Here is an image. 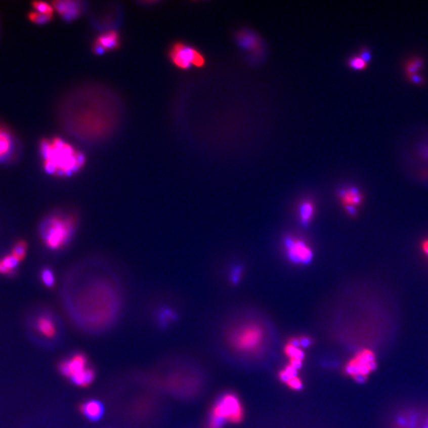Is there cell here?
<instances>
[{
    "label": "cell",
    "instance_id": "cell-1",
    "mask_svg": "<svg viewBox=\"0 0 428 428\" xmlns=\"http://www.w3.org/2000/svg\"><path fill=\"white\" fill-rule=\"evenodd\" d=\"M43 166L48 174L57 177H69L84 166V155L75 150L61 138L44 140L40 145Z\"/></svg>",
    "mask_w": 428,
    "mask_h": 428
},
{
    "label": "cell",
    "instance_id": "cell-2",
    "mask_svg": "<svg viewBox=\"0 0 428 428\" xmlns=\"http://www.w3.org/2000/svg\"><path fill=\"white\" fill-rule=\"evenodd\" d=\"M76 227L77 219L72 214H53L41 224L40 237L47 248L58 251L71 241Z\"/></svg>",
    "mask_w": 428,
    "mask_h": 428
},
{
    "label": "cell",
    "instance_id": "cell-3",
    "mask_svg": "<svg viewBox=\"0 0 428 428\" xmlns=\"http://www.w3.org/2000/svg\"><path fill=\"white\" fill-rule=\"evenodd\" d=\"M243 417L240 401L233 394L222 397L212 408L209 428H222L226 422L237 423Z\"/></svg>",
    "mask_w": 428,
    "mask_h": 428
},
{
    "label": "cell",
    "instance_id": "cell-4",
    "mask_svg": "<svg viewBox=\"0 0 428 428\" xmlns=\"http://www.w3.org/2000/svg\"><path fill=\"white\" fill-rule=\"evenodd\" d=\"M59 370L63 375L81 387H87L95 379V371L88 367L87 357L82 354H75L70 359L62 361L59 365Z\"/></svg>",
    "mask_w": 428,
    "mask_h": 428
},
{
    "label": "cell",
    "instance_id": "cell-5",
    "mask_svg": "<svg viewBox=\"0 0 428 428\" xmlns=\"http://www.w3.org/2000/svg\"><path fill=\"white\" fill-rule=\"evenodd\" d=\"M264 332L258 324H248L242 326L232 335V344L241 352H253L256 350L264 339Z\"/></svg>",
    "mask_w": 428,
    "mask_h": 428
},
{
    "label": "cell",
    "instance_id": "cell-6",
    "mask_svg": "<svg viewBox=\"0 0 428 428\" xmlns=\"http://www.w3.org/2000/svg\"><path fill=\"white\" fill-rule=\"evenodd\" d=\"M283 246L285 255L292 264L306 266L313 261L314 257L313 248L302 238L294 236H285Z\"/></svg>",
    "mask_w": 428,
    "mask_h": 428
},
{
    "label": "cell",
    "instance_id": "cell-7",
    "mask_svg": "<svg viewBox=\"0 0 428 428\" xmlns=\"http://www.w3.org/2000/svg\"><path fill=\"white\" fill-rule=\"evenodd\" d=\"M169 57L172 63L181 69H187L190 65L201 68L205 64L203 55L198 50L183 42H176L172 46Z\"/></svg>",
    "mask_w": 428,
    "mask_h": 428
},
{
    "label": "cell",
    "instance_id": "cell-8",
    "mask_svg": "<svg viewBox=\"0 0 428 428\" xmlns=\"http://www.w3.org/2000/svg\"><path fill=\"white\" fill-rule=\"evenodd\" d=\"M376 367L377 363L373 354L370 352H363L350 362L347 366L346 371L354 377L359 374L366 376L375 370Z\"/></svg>",
    "mask_w": 428,
    "mask_h": 428
},
{
    "label": "cell",
    "instance_id": "cell-9",
    "mask_svg": "<svg viewBox=\"0 0 428 428\" xmlns=\"http://www.w3.org/2000/svg\"><path fill=\"white\" fill-rule=\"evenodd\" d=\"M338 197L341 203L348 214L354 216L358 212V207L362 203L363 195L359 188L348 186L343 187L338 191Z\"/></svg>",
    "mask_w": 428,
    "mask_h": 428
},
{
    "label": "cell",
    "instance_id": "cell-10",
    "mask_svg": "<svg viewBox=\"0 0 428 428\" xmlns=\"http://www.w3.org/2000/svg\"><path fill=\"white\" fill-rule=\"evenodd\" d=\"M119 46L120 40L118 33L111 30L99 35L94 43L93 51L98 55H100L106 51L117 50Z\"/></svg>",
    "mask_w": 428,
    "mask_h": 428
},
{
    "label": "cell",
    "instance_id": "cell-11",
    "mask_svg": "<svg viewBox=\"0 0 428 428\" xmlns=\"http://www.w3.org/2000/svg\"><path fill=\"white\" fill-rule=\"evenodd\" d=\"M33 328L40 336L53 338L57 335V327L55 320L49 314H40L35 318Z\"/></svg>",
    "mask_w": 428,
    "mask_h": 428
},
{
    "label": "cell",
    "instance_id": "cell-12",
    "mask_svg": "<svg viewBox=\"0 0 428 428\" xmlns=\"http://www.w3.org/2000/svg\"><path fill=\"white\" fill-rule=\"evenodd\" d=\"M53 6L59 15L67 21L76 19L80 15L82 9L80 3L78 1H55L53 3Z\"/></svg>",
    "mask_w": 428,
    "mask_h": 428
},
{
    "label": "cell",
    "instance_id": "cell-13",
    "mask_svg": "<svg viewBox=\"0 0 428 428\" xmlns=\"http://www.w3.org/2000/svg\"><path fill=\"white\" fill-rule=\"evenodd\" d=\"M80 411L88 419L91 420H98L103 415L104 408H103V404L99 401L92 400L82 404Z\"/></svg>",
    "mask_w": 428,
    "mask_h": 428
},
{
    "label": "cell",
    "instance_id": "cell-14",
    "mask_svg": "<svg viewBox=\"0 0 428 428\" xmlns=\"http://www.w3.org/2000/svg\"><path fill=\"white\" fill-rule=\"evenodd\" d=\"M13 151L14 142L11 134L0 127V162L9 159Z\"/></svg>",
    "mask_w": 428,
    "mask_h": 428
},
{
    "label": "cell",
    "instance_id": "cell-15",
    "mask_svg": "<svg viewBox=\"0 0 428 428\" xmlns=\"http://www.w3.org/2000/svg\"><path fill=\"white\" fill-rule=\"evenodd\" d=\"M238 44L240 45L243 49L247 50H253L256 51L260 48V40L256 34L251 33L250 31H241L238 33L237 37Z\"/></svg>",
    "mask_w": 428,
    "mask_h": 428
},
{
    "label": "cell",
    "instance_id": "cell-16",
    "mask_svg": "<svg viewBox=\"0 0 428 428\" xmlns=\"http://www.w3.org/2000/svg\"><path fill=\"white\" fill-rule=\"evenodd\" d=\"M315 205L310 200H304L301 202L298 209V217L301 224L305 227L312 222L315 215Z\"/></svg>",
    "mask_w": 428,
    "mask_h": 428
},
{
    "label": "cell",
    "instance_id": "cell-17",
    "mask_svg": "<svg viewBox=\"0 0 428 428\" xmlns=\"http://www.w3.org/2000/svg\"><path fill=\"white\" fill-rule=\"evenodd\" d=\"M20 264L16 259L14 258L11 254L4 255L0 259V274L3 275H13L16 271L17 267H19Z\"/></svg>",
    "mask_w": 428,
    "mask_h": 428
},
{
    "label": "cell",
    "instance_id": "cell-18",
    "mask_svg": "<svg viewBox=\"0 0 428 428\" xmlns=\"http://www.w3.org/2000/svg\"><path fill=\"white\" fill-rule=\"evenodd\" d=\"M27 243H26L25 240H18V241L15 242V244H14L13 247L11 249V253H10V254H11L14 258L16 259L19 263H21V262L25 259V257H26V254H27Z\"/></svg>",
    "mask_w": 428,
    "mask_h": 428
},
{
    "label": "cell",
    "instance_id": "cell-19",
    "mask_svg": "<svg viewBox=\"0 0 428 428\" xmlns=\"http://www.w3.org/2000/svg\"><path fill=\"white\" fill-rule=\"evenodd\" d=\"M422 66H423V61L420 58L416 57V58L410 60L408 64H406V67H405L408 76L416 75L417 71L422 68Z\"/></svg>",
    "mask_w": 428,
    "mask_h": 428
},
{
    "label": "cell",
    "instance_id": "cell-20",
    "mask_svg": "<svg viewBox=\"0 0 428 428\" xmlns=\"http://www.w3.org/2000/svg\"><path fill=\"white\" fill-rule=\"evenodd\" d=\"M367 63L359 55L353 56L348 60V65L350 68L356 71L365 70L367 67Z\"/></svg>",
    "mask_w": 428,
    "mask_h": 428
},
{
    "label": "cell",
    "instance_id": "cell-21",
    "mask_svg": "<svg viewBox=\"0 0 428 428\" xmlns=\"http://www.w3.org/2000/svg\"><path fill=\"white\" fill-rule=\"evenodd\" d=\"M41 282L47 287H52L55 284V276L53 271L49 268H45L40 272Z\"/></svg>",
    "mask_w": 428,
    "mask_h": 428
},
{
    "label": "cell",
    "instance_id": "cell-22",
    "mask_svg": "<svg viewBox=\"0 0 428 428\" xmlns=\"http://www.w3.org/2000/svg\"><path fill=\"white\" fill-rule=\"evenodd\" d=\"M33 7L35 9V11H37V12H39V13L50 15V16H53V13H54V8H53V6L50 5V4H47V3L33 2Z\"/></svg>",
    "mask_w": 428,
    "mask_h": 428
},
{
    "label": "cell",
    "instance_id": "cell-23",
    "mask_svg": "<svg viewBox=\"0 0 428 428\" xmlns=\"http://www.w3.org/2000/svg\"><path fill=\"white\" fill-rule=\"evenodd\" d=\"M53 16L40 14L37 11H33L29 15V20L36 24H45L50 22L53 19Z\"/></svg>",
    "mask_w": 428,
    "mask_h": 428
},
{
    "label": "cell",
    "instance_id": "cell-24",
    "mask_svg": "<svg viewBox=\"0 0 428 428\" xmlns=\"http://www.w3.org/2000/svg\"><path fill=\"white\" fill-rule=\"evenodd\" d=\"M285 353L287 354L288 356L290 357L291 359H294V360L302 361L304 358V353L301 348L292 346L290 344H288L285 348Z\"/></svg>",
    "mask_w": 428,
    "mask_h": 428
},
{
    "label": "cell",
    "instance_id": "cell-25",
    "mask_svg": "<svg viewBox=\"0 0 428 428\" xmlns=\"http://www.w3.org/2000/svg\"><path fill=\"white\" fill-rule=\"evenodd\" d=\"M242 275H243V267L240 265L234 266L229 273V279L234 285H236L240 282Z\"/></svg>",
    "mask_w": 428,
    "mask_h": 428
},
{
    "label": "cell",
    "instance_id": "cell-26",
    "mask_svg": "<svg viewBox=\"0 0 428 428\" xmlns=\"http://www.w3.org/2000/svg\"><path fill=\"white\" fill-rule=\"evenodd\" d=\"M296 370L293 367V366H291L289 365V366L286 367L285 370L281 372L280 373V377L282 379V380L285 381V382L287 383L290 379L293 378V377H296Z\"/></svg>",
    "mask_w": 428,
    "mask_h": 428
},
{
    "label": "cell",
    "instance_id": "cell-27",
    "mask_svg": "<svg viewBox=\"0 0 428 428\" xmlns=\"http://www.w3.org/2000/svg\"><path fill=\"white\" fill-rule=\"evenodd\" d=\"M159 317L161 324H167V323L170 322L172 320H174L176 316H175V313L173 312L168 310V309H166V310H163L161 312Z\"/></svg>",
    "mask_w": 428,
    "mask_h": 428
},
{
    "label": "cell",
    "instance_id": "cell-28",
    "mask_svg": "<svg viewBox=\"0 0 428 428\" xmlns=\"http://www.w3.org/2000/svg\"><path fill=\"white\" fill-rule=\"evenodd\" d=\"M287 384L289 386V387H290V388L293 389V390H301L302 387V381H301L300 379L297 378L296 377L290 379V380L288 381Z\"/></svg>",
    "mask_w": 428,
    "mask_h": 428
},
{
    "label": "cell",
    "instance_id": "cell-29",
    "mask_svg": "<svg viewBox=\"0 0 428 428\" xmlns=\"http://www.w3.org/2000/svg\"><path fill=\"white\" fill-rule=\"evenodd\" d=\"M359 56L362 57L366 63H369L370 61V59H371V53H370V51L366 48H363L362 50L360 51V53H359Z\"/></svg>",
    "mask_w": 428,
    "mask_h": 428
},
{
    "label": "cell",
    "instance_id": "cell-30",
    "mask_svg": "<svg viewBox=\"0 0 428 428\" xmlns=\"http://www.w3.org/2000/svg\"><path fill=\"white\" fill-rule=\"evenodd\" d=\"M420 248L422 253L428 259V238L421 242Z\"/></svg>",
    "mask_w": 428,
    "mask_h": 428
},
{
    "label": "cell",
    "instance_id": "cell-31",
    "mask_svg": "<svg viewBox=\"0 0 428 428\" xmlns=\"http://www.w3.org/2000/svg\"><path fill=\"white\" fill-rule=\"evenodd\" d=\"M299 340H300L301 348H308L311 344V340L307 337H302V338H299Z\"/></svg>",
    "mask_w": 428,
    "mask_h": 428
},
{
    "label": "cell",
    "instance_id": "cell-32",
    "mask_svg": "<svg viewBox=\"0 0 428 428\" xmlns=\"http://www.w3.org/2000/svg\"><path fill=\"white\" fill-rule=\"evenodd\" d=\"M410 78H411V80H412V82H415V83H421V82H423L422 77L419 76L418 74L412 75V76H410Z\"/></svg>",
    "mask_w": 428,
    "mask_h": 428
},
{
    "label": "cell",
    "instance_id": "cell-33",
    "mask_svg": "<svg viewBox=\"0 0 428 428\" xmlns=\"http://www.w3.org/2000/svg\"><path fill=\"white\" fill-rule=\"evenodd\" d=\"M397 422H398V424L401 425V426H404V425L407 424L406 419L403 417L398 418V421Z\"/></svg>",
    "mask_w": 428,
    "mask_h": 428
},
{
    "label": "cell",
    "instance_id": "cell-34",
    "mask_svg": "<svg viewBox=\"0 0 428 428\" xmlns=\"http://www.w3.org/2000/svg\"><path fill=\"white\" fill-rule=\"evenodd\" d=\"M424 155L426 157H428V149H425Z\"/></svg>",
    "mask_w": 428,
    "mask_h": 428
},
{
    "label": "cell",
    "instance_id": "cell-35",
    "mask_svg": "<svg viewBox=\"0 0 428 428\" xmlns=\"http://www.w3.org/2000/svg\"><path fill=\"white\" fill-rule=\"evenodd\" d=\"M423 428H428V426H424Z\"/></svg>",
    "mask_w": 428,
    "mask_h": 428
},
{
    "label": "cell",
    "instance_id": "cell-36",
    "mask_svg": "<svg viewBox=\"0 0 428 428\" xmlns=\"http://www.w3.org/2000/svg\"><path fill=\"white\" fill-rule=\"evenodd\" d=\"M427 426H428V420H427Z\"/></svg>",
    "mask_w": 428,
    "mask_h": 428
}]
</instances>
